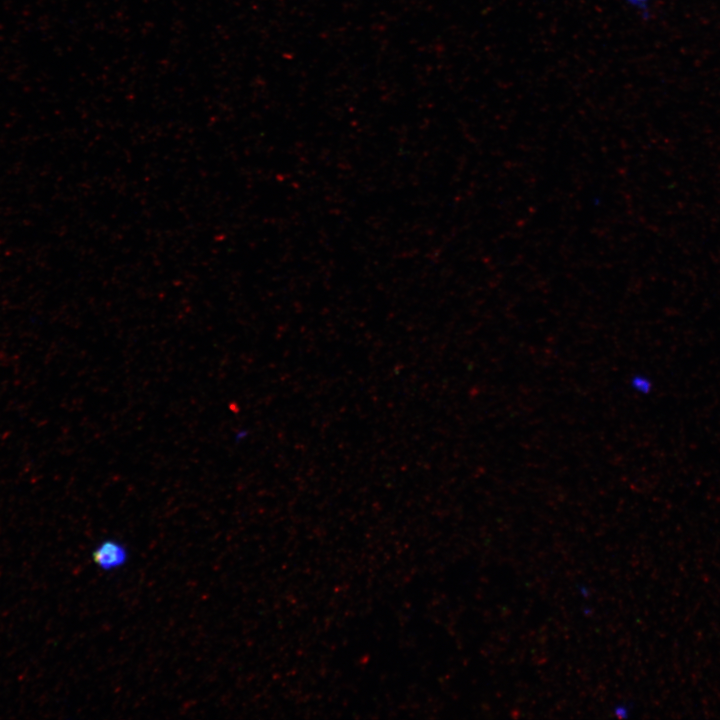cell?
<instances>
[{
    "label": "cell",
    "instance_id": "1",
    "mask_svg": "<svg viewBox=\"0 0 720 720\" xmlns=\"http://www.w3.org/2000/svg\"><path fill=\"white\" fill-rule=\"evenodd\" d=\"M129 558L127 548L116 540L99 543L92 552L93 562L100 569L111 571L126 564Z\"/></svg>",
    "mask_w": 720,
    "mask_h": 720
},
{
    "label": "cell",
    "instance_id": "2",
    "mask_svg": "<svg viewBox=\"0 0 720 720\" xmlns=\"http://www.w3.org/2000/svg\"><path fill=\"white\" fill-rule=\"evenodd\" d=\"M627 1H629L633 5L641 6L645 0H627Z\"/></svg>",
    "mask_w": 720,
    "mask_h": 720
}]
</instances>
